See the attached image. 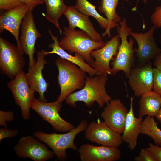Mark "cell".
<instances>
[{
  "label": "cell",
  "mask_w": 161,
  "mask_h": 161,
  "mask_svg": "<svg viewBox=\"0 0 161 161\" xmlns=\"http://www.w3.org/2000/svg\"><path fill=\"white\" fill-rule=\"evenodd\" d=\"M78 151L81 161H116L121 156L118 148L89 144L81 145Z\"/></svg>",
  "instance_id": "cell-18"
},
{
  "label": "cell",
  "mask_w": 161,
  "mask_h": 161,
  "mask_svg": "<svg viewBox=\"0 0 161 161\" xmlns=\"http://www.w3.org/2000/svg\"><path fill=\"white\" fill-rule=\"evenodd\" d=\"M128 112L120 100L115 99L111 100L106 104L100 115L108 126L121 134L123 131Z\"/></svg>",
  "instance_id": "cell-17"
},
{
  "label": "cell",
  "mask_w": 161,
  "mask_h": 161,
  "mask_svg": "<svg viewBox=\"0 0 161 161\" xmlns=\"http://www.w3.org/2000/svg\"><path fill=\"white\" fill-rule=\"evenodd\" d=\"M55 64L58 71L57 79L60 89L57 100L62 103L74 91L83 87L86 72L75 64L60 57L56 60Z\"/></svg>",
  "instance_id": "cell-4"
},
{
  "label": "cell",
  "mask_w": 161,
  "mask_h": 161,
  "mask_svg": "<svg viewBox=\"0 0 161 161\" xmlns=\"http://www.w3.org/2000/svg\"><path fill=\"white\" fill-rule=\"evenodd\" d=\"M146 148L153 155L156 161H161V146L150 143Z\"/></svg>",
  "instance_id": "cell-33"
},
{
  "label": "cell",
  "mask_w": 161,
  "mask_h": 161,
  "mask_svg": "<svg viewBox=\"0 0 161 161\" xmlns=\"http://www.w3.org/2000/svg\"><path fill=\"white\" fill-rule=\"evenodd\" d=\"M108 76L97 74L92 76H86L83 87L69 95L66 98V104L72 107H76V103L82 101L88 107H90L95 102L100 108H103L112 100L107 93L106 85Z\"/></svg>",
  "instance_id": "cell-1"
},
{
  "label": "cell",
  "mask_w": 161,
  "mask_h": 161,
  "mask_svg": "<svg viewBox=\"0 0 161 161\" xmlns=\"http://www.w3.org/2000/svg\"><path fill=\"white\" fill-rule=\"evenodd\" d=\"M88 125L87 121L83 120L77 127L65 133L47 134L40 131L34 132L33 134L52 149L58 160L65 161L68 157L66 150L69 148L77 150L74 143L75 139L78 134L85 131Z\"/></svg>",
  "instance_id": "cell-5"
},
{
  "label": "cell",
  "mask_w": 161,
  "mask_h": 161,
  "mask_svg": "<svg viewBox=\"0 0 161 161\" xmlns=\"http://www.w3.org/2000/svg\"><path fill=\"white\" fill-rule=\"evenodd\" d=\"M30 106L56 131L67 132L75 128L74 125L65 120L60 116L59 112L61 111L62 104L57 100L47 102L35 98L31 103Z\"/></svg>",
  "instance_id": "cell-7"
},
{
  "label": "cell",
  "mask_w": 161,
  "mask_h": 161,
  "mask_svg": "<svg viewBox=\"0 0 161 161\" xmlns=\"http://www.w3.org/2000/svg\"><path fill=\"white\" fill-rule=\"evenodd\" d=\"M64 14L69 22V29L75 30L78 27L87 32L93 40L103 41L102 37L94 28L89 16L79 11L74 6H67Z\"/></svg>",
  "instance_id": "cell-19"
},
{
  "label": "cell",
  "mask_w": 161,
  "mask_h": 161,
  "mask_svg": "<svg viewBox=\"0 0 161 161\" xmlns=\"http://www.w3.org/2000/svg\"><path fill=\"white\" fill-rule=\"evenodd\" d=\"M140 134L150 137L156 145L161 146V130L158 127L153 117L147 116L142 121Z\"/></svg>",
  "instance_id": "cell-25"
},
{
  "label": "cell",
  "mask_w": 161,
  "mask_h": 161,
  "mask_svg": "<svg viewBox=\"0 0 161 161\" xmlns=\"http://www.w3.org/2000/svg\"><path fill=\"white\" fill-rule=\"evenodd\" d=\"M7 128H2L0 129V142L5 138L16 137L18 134L16 129H9Z\"/></svg>",
  "instance_id": "cell-32"
},
{
  "label": "cell",
  "mask_w": 161,
  "mask_h": 161,
  "mask_svg": "<svg viewBox=\"0 0 161 161\" xmlns=\"http://www.w3.org/2000/svg\"><path fill=\"white\" fill-rule=\"evenodd\" d=\"M159 41L160 43L161 44V33L160 34V36H159Z\"/></svg>",
  "instance_id": "cell-38"
},
{
  "label": "cell",
  "mask_w": 161,
  "mask_h": 161,
  "mask_svg": "<svg viewBox=\"0 0 161 161\" xmlns=\"http://www.w3.org/2000/svg\"><path fill=\"white\" fill-rule=\"evenodd\" d=\"M24 53L4 38H0L1 73L11 79L14 78L25 66Z\"/></svg>",
  "instance_id": "cell-6"
},
{
  "label": "cell",
  "mask_w": 161,
  "mask_h": 161,
  "mask_svg": "<svg viewBox=\"0 0 161 161\" xmlns=\"http://www.w3.org/2000/svg\"><path fill=\"white\" fill-rule=\"evenodd\" d=\"M85 131L86 139L98 145L118 148L123 142L121 134L111 129L99 119L91 122Z\"/></svg>",
  "instance_id": "cell-9"
},
{
  "label": "cell",
  "mask_w": 161,
  "mask_h": 161,
  "mask_svg": "<svg viewBox=\"0 0 161 161\" xmlns=\"http://www.w3.org/2000/svg\"><path fill=\"white\" fill-rule=\"evenodd\" d=\"M138 116L155 117L161 106V96L153 91L140 97Z\"/></svg>",
  "instance_id": "cell-23"
},
{
  "label": "cell",
  "mask_w": 161,
  "mask_h": 161,
  "mask_svg": "<svg viewBox=\"0 0 161 161\" xmlns=\"http://www.w3.org/2000/svg\"><path fill=\"white\" fill-rule=\"evenodd\" d=\"M14 113L11 111H0V126L7 128V122L12 121L14 118Z\"/></svg>",
  "instance_id": "cell-31"
},
{
  "label": "cell",
  "mask_w": 161,
  "mask_h": 161,
  "mask_svg": "<svg viewBox=\"0 0 161 161\" xmlns=\"http://www.w3.org/2000/svg\"><path fill=\"white\" fill-rule=\"evenodd\" d=\"M153 64L155 68L161 70V52L154 58Z\"/></svg>",
  "instance_id": "cell-35"
},
{
  "label": "cell",
  "mask_w": 161,
  "mask_h": 161,
  "mask_svg": "<svg viewBox=\"0 0 161 161\" xmlns=\"http://www.w3.org/2000/svg\"><path fill=\"white\" fill-rule=\"evenodd\" d=\"M158 0L160 1L161 0ZM138 1L139 0H137V3L136 6L132 9V11H134L137 10V3H138ZM143 1L146 4L147 3V0H143Z\"/></svg>",
  "instance_id": "cell-37"
},
{
  "label": "cell",
  "mask_w": 161,
  "mask_h": 161,
  "mask_svg": "<svg viewBox=\"0 0 161 161\" xmlns=\"http://www.w3.org/2000/svg\"><path fill=\"white\" fill-rule=\"evenodd\" d=\"M134 160L135 161H156L153 155L146 148H142Z\"/></svg>",
  "instance_id": "cell-29"
},
{
  "label": "cell",
  "mask_w": 161,
  "mask_h": 161,
  "mask_svg": "<svg viewBox=\"0 0 161 161\" xmlns=\"http://www.w3.org/2000/svg\"><path fill=\"white\" fill-rule=\"evenodd\" d=\"M155 117L157 120L160 123H161V106L157 114Z\"/></svg>",
  "instance_id": "cell-36"
},
{
  "label": "cell",
  "mask_w": 161,
  "mask_h": 161,
  "mask_svg": "<svg viewBox=\"0 0 161 161\" xmlns=\"http://www.w3.org/2000/svg\"><path fill=\"white\" fill-rule=\"evenodd\" d=\"M157 28L153 25L145 33L132 31L130 33L137 44V47L134 50L139 66L145 64L161 52V49L158 46L154 35Z\"/></svg>",
  "instance_id": "cell-11"
},
{
  "label": "cell",
  "mask_w": 161,
  "mask_h": 161,
  "mask_svg": "<svg viewBox=\"0 0 161 161\" xmlns=\"http://www.w3.org/2000/svg\"><path fill=\"white\" fill-rule=\"evenodd\" d=\"M151 21L157 28H161V6H157L151 16Z\"/></svg>",
  "instance_id": "cell-30"
},
{
  "label": "cell",
  "mask_w": 161,
  "mask_h": 161,
  "mask_svg": "<svg viewBox=\"0 0 161 161\" xmlns=\"http://www.w3.org/2000/svg\"><path fill=\"white\" fill-rule=\"evenodd\" d=\"M153 91L161 96V70L153 68Z\"/></svg>",
  "instance_id": "cell-27"
},
{
  "label": "cell",
  "mask_w": 161,
  "mask_h": 161,
  "mask_svg": "<svg viewBox=\"0 0 161 161\" xmlns=\"http://www.w3.org/2000/svg\"><path fill=\"white\" fill-rule=\"evenodd\" d=\"M35 7L33 5L24 4L13 9L8 10L0 16V33L4 30L10 32L16 39L17 47L23 52L20 43L19 37L20 26L24 17L27 13L31 10H33Z\"/></svg>",
  "instance_id": "cell-15"
},
{
  "label": "cell",
  "mask_w": 161,
  "mask_h": 161,
  "mask_svg": "<svg viewBox=\"0 0 161 161\" xmlns=\"http://www.w3.org/2000/svg\"><path fill=\"white\" fill-rule=\"evenodd\" d=\"M134 97L130 98V109L125 121L122 138L123 141L126 143L128 148L131 151L136 147L143 117H136L133 110Z\"/></svg>",
  "instance_id": "cell-20"
},
{
  "label": "cell",
  "mask_w": 161,
  "mask_h": 161,
  "mask_svg": "<svg viewBox=\"0 0 161 161\" xmlns=\"http://www.w3.org/2000/svg\"><path fill=\"white\" fill-rule=\"evenodd\" d=\"M63 29L64 36L59 41L60 47L70 54L75 52L80 55L90 65L94 61L91 55L92 51L102 48L106 42L93 40L87 32L81 30H72L66 27Z\"/></svg>",
  "instance_id": "cell-2"
},
{
  "label": "cell",
  "mask_w": 161,
  "mask_h": 161,
  "mask_svg": "<svg viewBox=\"0 0 161 161\" xmlns=\"http://www.w3.org/2000/svg\"><path fill=\"white\" fill-rule=\"evenodd\" d=\"M119 24L116 27L121 42L117 54L111 62L112 74L114 75L122 71L128 78L135 60L134 40L132 38H130L129 41L128 40V37L132 30L128 25L125 18H123Z\"/></svg>",
  "instance_id": "cell-3"
},
{
  "label": "cell",
  "mask_w": 161,
  "mask_h": 161,
  "mask_svg": "<svg viewBox=\"0 0 161 161\" xmlns=\"http://www.w3.org/2000/svg\"><path fill=\"white\" fill-rule=\"evenodd\" d=\"M16 104L21 109L22 116L25 120L30 118V105L35 98V92L30 88L27 79V74L22 70L15 78L7 83Z\"/></svg>",
  "instance_id": "cell-8"
},
{
  "label": "cell",
  "mask_w": 161,
  "mask_h": 161,
  "mask_svg": "<svg viewBox=\"0 0 161 161\" xmlns=\"http://www.w3.org/2000/svg\"><path fill=\"white\" fill-rule=\"evenodd\" d=\"M119 0H101L98 8L99 12L104 14L109 20L119 23L122 20L121 18L116 11ZM124 0L129 2V0Z\"/></svg>",
  "instance_id": "cell-26"
},
{
  "label": "cell",
  "mask_w": 161,
  "mask_h": 161,
  "mask_svg": "<svg viewBox=\"0 0 161 161\" xmlns=\"http://www.w3.org/2000/svg\"><path fill=\"white\" fill-rule=\"evenodd\" d=\"M79 11L88 16L93 17L101 28L105 30L102 34L103 37L107 35L110 38V30L116 27L118 24L114 21H111L101 16L96 10L95 6L87 0H77L74 6Z\"/></svg>",
  "instance_id": "cell-22"
},
{
  "label": "cell",
  "mask_w": 161,
  "mask_h": 161,
  "mask_svg": "<svg viewBox=\"0 0 161 161\" xmlns=\"http://www.w3.org/2000/svg\"><path fill=\"white\" fill-rule=\"evenodd\" d=\"M45 3L46 7V14L44 16L50 22L52 23L58 29L62 35L63 31L60 28L59 20L64 14L67 7L63 0H42Z\"/></svg>",
  "instance_id": "cell-24"
},
{
  "label": "cell",
  "mask_w": 161,
  "mask_h": 161,
  "mask_svg": "<svg viewBox=\"0 0 161 161\" xmlns=\"http://www.w3.org/2000/svg\"><path fill=\"white\" fill-rule=\"evenodd\" d=\"M120 39L118 35L114 36L106 41L103 47L91 52V55L94 59L90 65L98 74L106 76L112 74L110 63L117 54L121 43Z\"/></svg>",
  "instance_id": "cell-13"
},
{
  "label": "cell",
  "mask_w": 161,
  "mask_h": 161,
  "mask_svg": "<svg viewBox=\"0 0 161 161\" xmlns=\"http://www.w3.org/2000/svg\"><path fill=\"white\" fill-rule=\"evenodd\" d=\"M153 68L150 61L145 64L133 67L128 78V83L135 96L153 91Z\"/></svg>",
  "instance_id": "cell-14"
},
{
  "label": "cell",
  "mask_w": 161,
  "mask_h": 161,
  "mask_svg": "<svg viewBox=\"0 0 161 161\" xmlns=\"http://www.w3.org/2000/svg\"><path fill=\"white\" fill-rule=\"evenodd\" d=\"M48 31L53 42L49 44V47L52 48V50L49 52L46 51V55L52 54H56L60 57L76 65L91 76L98 74L89 64L85 61L84 58L80 55L75 53V55L73 56L61 48L59 44L58 37L53 35L50 29H49Z\"/></svg>",
  "instance_id": "cell-21"
},
{
  "label": "cell",
  "mask_w": 161,
  "mask_h": 161,
  "mask_svg": "<svg viewBox=\"0 0 161 161\" xmlns=\"http://www.w3.org/2000/svg\"><path fill=\"white\" fill-rule=\"evenodd\" d=\"M39 140L31 135L21 138L13 150L19 157L29 158L34 161H45L55 154Z\"/></svg>",
  "instance_id": "cell-10"
},
{
  "label": "cell",
  "mask_w": 161,
  "mask_h": 161,
  "mask_svg": "<svg viewBox=\"0 0 161 161\" xmlns=\"http://www.w3.org/2000/svg\"><path fill=\"white\" fill-rule=\"evenodd\" d=\"M25 4L17 0H0V9L10 10Z\"/></svg>",
  "instance_id": "cell-28"
},
{
  "label": "cell",
  "mask_w": 161,
  "mask_h": 161,
  "mask_svg": "<svg viewBox=\"0 0 161 161\" xmlns=\"http://www.w3.org/2000/svg\"><path fill=\"white\" fill-rule=\"evenodd\" d=\"M46 51L42 49L37 53V60L35 65L28 69L27 79L30 87L39 94L38 99L47 102L44 94L47 92L49 84L43 77L42 71L47 61L45 59Z\"/></svg>",
  "instance_id": "cell-16"
},
{
  "label": "cell",
  "mask_w": 161,
  "mask_h": 161,
  "mask_svg": "<svg viewBox=\"0 0 161 161\" xmlns=\"http://www.w3.org/2000/svg\"><path fill=\"white\" fill-rule=\"evenodd\" d=\"M23 3L30 5H33L36 6L38 5L43 4L42 0H17Z\"/></svg>",
  "instance_id": "cell-34"
},
{
  "label": "cell",
  "mask_w": 161,
  "mask_h": 161,
  "mask_svg": "<svg viewBox=\"0 0 161 161\" xmlns=\"http://www.w3.org/2000/svg\"><path fill=\"white\" fill-rule=\"evenodd\" d=\"M33 10L29 11L24 17L21 23V35L20 43L24 53L29 58V68L33 66L36 60L34 55L36 52L35 44L36 40L42 35L37 30L34 20Z\"/></svg>",
  "instance_id": "cell-12"
}]
</instances>
